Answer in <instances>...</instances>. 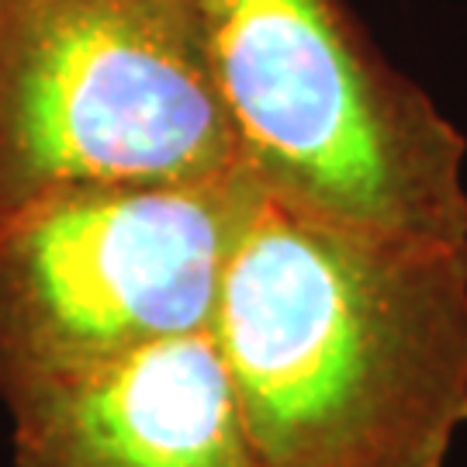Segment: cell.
<instances>
[{"mask_svg": "<svg viewBox=\"0 0 467 467\" xmlns=\"http://www.w3.org/2000/svg\"><path fill=\"white\" fill-rule=\"evenodd\" d=\"M212 333L260 467H447L467 426V243L256 187Z\"/></svg>", "mask_w": 467, "mask_h": 467, "instance_id": "6da1fadb", "label": "cell"}, {"mask_svg": "<svg viewBox=\"0 0 467 467\" xmlns=\"http://www.w3.org/2000/svg\"><path fill=\"white\" fill-rule=\"evenodd\" d=\"M239 160L267 198L467 243V142L343 0H194Z\"/></svg>", "mask_w": 467, "mask_h": 467, "instance_id": "7a4b0ae2", "label": "cell"}, {"mask_svg": "<svg viewBox=\"0 0 467 467\" xmlns=\"http://www.w3.org/2000/svg\"><path fill=\"white\" fill-rule=\"evenodd\" d=\"M246 173L194 0H0V215Z\"/></svg>", "mask_w": 467, "mask_h": 467, "instance_id": "3957f363", "label": "cell"}, {"mask_svg": "<svg viewBox=\"0 0 467 467\" xmlns=\"http://www.w3.org/2000/svg\"><path fill=\"white\" fill-rule=\"evenodd\" d=\"M256 198L208 184H90L0 215V399L212 329Z\"/></svg>", "mask_w": 467, "mask_h": 467, "instance_id": "277c9868", "label": "cell"}, {"mask_svg": "<svg viewBox=\"0 0 467 467\" xmlns=\"http://www.w3.org/2000/svg\"><path fill=\"white\" fill-rule=\"evenodd\" d=\"M15 467H260L215 333L7 401Z\"/></svg>", "mask_w": 467, "mask_h": 467, "instance_id": "5b68a950", "label": "cell"}]
</instances>
